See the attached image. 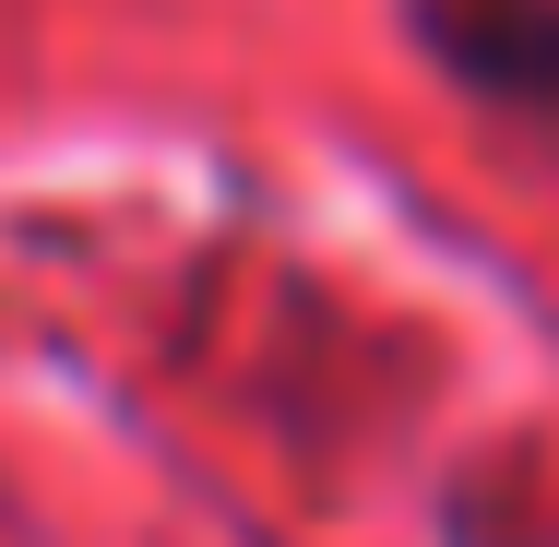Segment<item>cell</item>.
I'll return each mask as SVG.
<instances>
[{"label": "cell", "mask_w": 559, "mask_h": 547, "mask_svg": "<svg viewBox=\"0 0 559 547\" xmlns=\"http://www.w3.org/2000/svg\"><path fill=\"white\" fill-rule=\"evenodd\" d=\"M429 48L488 96H559V0H417Z\"/></svg>", "instance_id": "obj_1"}]
</instances>
